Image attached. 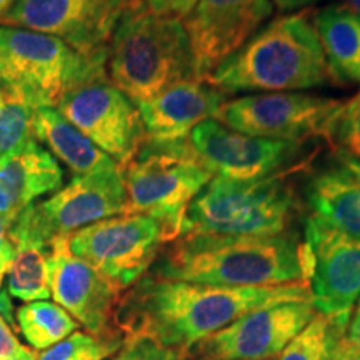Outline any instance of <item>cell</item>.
Listing matches in <instances>:
<instances>
[{
    "label": "cell",
    "instance_id": "obj_21",
    "mask_svg": "<svg viewBox=\"0 0 360 360\" xmlns=\"http://www.w3.org/2000/svg\"><path fill=\"white\" fill-rule=\"evenodd\" d=\"M32 134L35 141L42 142L75 175L119 167L53 107H39L34 110Z\"/></svg>",
    "mask_w": 360,
    "mask_h": 360
},
{
    "label": "cell",
    "instance_id": "obj_30",
    "mask_svg": "<svg viewBox=\"0 0 360 360\" xmlns=\"http://www.w3.org/2000/svg\"><path fill=\"white\" fill-rule=\"evenodd\" d=\"M143 2L157 15L184 22L199 0H143Z\"/></svg>",
    "mask_w": 360,
    "mask_h": 360
},
{
    "label": "cell",
    "instance_id": "obj_35",
    "mask_svg": "<svg viewBox=\"0 0 360 360\" xmlns=\"http://www.w3.org/2000/svg\"><path fill=\"white\" fill-rule=\"evenodd\" d=\"M345 337L360 345V299L357 300V304H355L352 315H350V322L347 332H345Z\"/></svg>",
    "mask_w": 360,
    "mask_h": 360
},
{
    "label": "cell",
    "instance_id": "obj_5",
    "mask_svg": "<svg viewBox=\"0 0 360 360\" xmlns=\"http://www.w3.org/2000/svg\"><path fill=\"white\" fill-rule=\"evenodd\" d=\"M105 79L107 52L84 53L53 35L0 25V87L34 109H56L69 94Z\"/></svg>",
    "mask_w": 360,
    "mask_h": 360
},
{
    "label": "cell",
    "instance_id": "obj_20",
    "mask_svg": "<svg viewBox=\"0 0 360 360\" xmlns=\"http://www.w3.org/2000/svg\"><path fill=\"white\" fill-rule=\"evenodd\" d=\"M309 217L360 238V167L334 164L315 172L305 186Z\"/></svg>",
    "mask_w": 360,
    "mask_h": 360
},
{
    "label": "cell",
    "instance_id": "obj_12",
    "mask_svg": "<svg viewBox=\"0 0 360 360\" xmlns=\"http://www.w3.org/2000/svg\"><path fill=\"white\" fill-rule=\"evenodd\" d=\"M56 109L120 169L139 154L147 141L137 105L109 79L77 89Z\"/></svg>",
    "mask_w": 360,
    "mask_h": 360
},
{
    "label": "cell",
    "instance_id": "obj_24",
    "mask_svg": "<svg viewBox=\"0 0 360 360\" xmlns=\"http://www.w3.org/2000/svg\"><path fill=\"white\" fill-rule=\"evenodd\" d=\"M49 254L51 247H24L17 250L6 274L8 295L24 302H37L51 297Z\"/></svg>",
    "mask_w": 360,
    "mask_h": 360
},
{
    "label": "cell",
    "instance_id": "obj_10",
    "mask_svg": "<svg viewBox=\"0 0 360 360\" xmlns=\"http://www.w3.org/2000/svg\"><path fill=\"white\" fill-rule=\"evenodd\" d=\"M339 98L307 92L249 94L225 101L215 120L252 137L305 143L323 137Z\"/></svg>",
    "mask_w": 360,
    "mask_h": 360
},
{
    "label": "cell",
    "instance_id": "obj_15",
    "mask_svg": "<svg viewBox=\"0 0 360 360\" xmlns=\"http://www.w3.org/2000/svg\"><path fill=\"white\" fill-rule=\"evenodd\" d=\"M195 155L215 175L254 180L295 169L304 143L252 137L209 119L188 135Z\"/></svg>",
    "mask_w": 360,
    "mask_h": 360
},
{
    "label": "cell",
    "instance_id": "obj_37",
    "mask_svg": "<svg viewBox=\"0 0 360 360\" xmlns=\"http://www.w3.org/2000/svg\"><path fill=\"white\" fill-rule=\"evenodd\" d=\"M39 355L34 352V350H29L27 347H24L22 350H19L17 354L11 355V357L6 359H0V360H37Z\"/></svg>",
    "mask_w": 360,
    "mask_h": 360
},
{
    "label": "cell",
    "instance_id": "obj_18",
    "mask_svg": "<svg viewBox=\"0 0 360 360\" xmlns=\"http://www.w3.org/2000/svg\"><path fill=\"white\" fill-rule=\"evenodd\" d=\"M227 96L207 80H187L162 90L137 105L147 142L187 141L197 125L215 119Z\"/></svg>",
    "mask_w": 360,
    "mask_h": 360
},
{
    "label": "cell",
    "instance_id": "obj_28",
    "mask_svg": "<svg viewBox=\"0 0 360 360\" xmlns=\"http://www.w3.org/2000/svg\"><path fill=\"white\" fill-rule=\"evenodd\" d=\"M124 339L120 337H97L84 332H74L57 345L47 349L37 360H105L119 352Z\"/></svg>",
    "mask_w": 360,
    "mask_h": 360
},
{
    "label": "cell",
    "instance_id": "obj_41",
    "mask_svg": "<svg viewBox=\"0 0 360 360\" xmlns=\"http://www.w3.org/2000/svg\"><path fill=\"white\" fill-rule=\"evenodd\" d=\"M0 289H2V281H0Z\"/></svg>",
    "mask_w": 360,
    "mask_h": 360
},
{
    "label": "cell",
    "instance_id": "obj_39",
    "mask_svg": "<svg viewBox=\"0 0 360 360\" xmlns=\"http://www.w3.org/2000/svg\"><path fill=\"white\" fill-rule=\"evenodd\" d=\"M345 6H347L360 19V0H345Z\"/></svg>",
    "mask_w": 360,
    "mask_h": 360
},
{
    "label": "cell",
    "instance_id": "obj_36",
    "mask_svg": "<svg viewBox=\"0 0 360 360\" xmlns=\"http://www.w3.org/2000/svg\"><path fill=\"white\" fill-rule=\"evenodd\" d=\"M0 317L6 321L8 326H13V305L12 299L7 290L0 289Z\"/></svg>",
    "mask_w": 360,
    "mask_h": 360
},
{
    "label": "cell",
    "instance_id": "obj_6",
    "mask_svg": "<svg viewBox=\"0 0 360 360\" xmlns=\"http://www.w3.org/2000/svg\"><path fill=\"white\" fill-rule=\"evenodd\" d=\"M295 210L287 172L254 180L214 175L188 207L182 236H281L287 233Z\"/></svg>",
    "mask_w": 360,
    "mask_h": 360
},
{
    "label": "cell",
    "instance_id": "obj_7",
    "mask_svg": "<svg viewBox=\"0 0 360 360\" xmlns=\"http://www.w3.org/2000/svg\"><path fill=\"white\" fill-rule=\"evenodd\" d=\"M127 212L155 219L170 242L186 227L188 207L214 172L192 150L188 139L175 143H143L139 154L122 169Z\"/></svg>",
    "mask_w": 360,
    "mask_h": 360
},
{
    "label": "cell",
    "instance_id": "obj_33",
    "mask_svg": "<svg viewBox=\"0 0 360 360\" xmlns=\"http://www.w3.org/2000/svg\"><path fill=\"white\" fill-rule=\"evenodd\" d=\"M330 360H360V345L344 335L335 345Z\"/></svg>",
    "mask_w": 360,
    "mask_h": 360
},
{
    "label": "cell",
    "instance_id": "obj_13",
    "mask_svg": "<svg viewBox=\"0 0 360 360\" xmlns=\"http://www.w3.org/2000/svg\"><path fill=\"white\" fill-rule=\"evenodd\" d=\"M304 245L315 310L349 327L350 315L360 299V238L307 217Z\"/></svg>",
    "mask_w": 360,
    "mask_h": 360
},
{
    "label": "cell",
    "instance_id": "obj_26",
    "mask_svg": "<svg viewBox=\"0 0 360 360\" xmlns=\"http://www.w3.org/2000/svg\"><path fill=\"white\" fill-rule=\"evenodd\" d=\"M322 139L335 160L360 167V89L345 102L340 101Z\"/></svg>",
    "mask_w": 360,
    "mask_h": 360
},
{
    "label": "cell",
    "instance_id": "obj_40",
    "mask_svg": "<svg viewBox=\"0 0 360 360\" xmlns=\"http://www.w3.org/2000/svg\"><path fill=\"white\" fill-rule=\"evenodd\" d=\"M0 97H2V89H0Z\"/></svg>",
    "mask_w": 360,
    "mask_h": 360
},
{
    "label": "cell",
    "instance_id": "obj_32",
    "mask_svg": "<svg viewBox=\"0 0 360 360\" xmlns=\"http://www.w3.org/2000/svg\"><path fill=\"white\" fill-rule=\"evenodd\" d=\"M22 349H24V345H20L17 337L12 334L11 326L0 317V359L11 357V355L17 354Z\"/></svg>",
    "mask_w": 360,
    "mask_h": 360
},
{
    "label": "cell",
    "instance_id": "obj_34",
    "mask_svg": "<svg viewBox=\"0 0 360 360\" xmlns=\"http://www.w3.org/2000/svg\"><path fill=\"white\" fill-rule=\"evenodd\" d=\"M322 0H272L274 7H277L282 12H297L304 8H312L315 4Z\"/></svg>",
    "mask_w": 360,
    "mask_h": 360
},
{
    "label": "cell",
    "instance_id": "obj_16",
    "mask_svg": "<svg viewBox=\"0 0 360 360\" xmlns=\"http://www.w3.org/2000/svg\"><path fill=\"white\" fill-rule=\"evenodd\" d=\"M317 314L312 300L283 302L242 315L197 345L205 360L277 359Z\"/></svg>",
    "mask_w": 360,
    "mask_h": 360
},
{
    "label": "cell",
    "instance_id": "obj_14",
    "mask_svg": "<svg viewBox=\"0 0 360 360\" xmlns=\"http://www.w3.org/2000/svg\"><path fill=\"white\" fill-rule=\"evenodd\" d=\"M274 13L272 0H199L184 20L197 77L207 80Z\"/></svg>",
    "mask_w": 360,
    "mask_h": 360
},
{
    "label": "cell",
    "instance_id": "obj_8",
    "mask_svg": "<svg viewBox=\"0 0 360 360\" xmlns=\"http://www.w3.org/2000/svg\"><path fill=\"white\" fill-rule=\"evenodd\" d=\"M127 212L122 169L115 167L87 175H75L69 186L58 188L47 200L35 202L11 224L17 250L24 247L49 249L58 237Z\"/></svg>",
    "mask_w": 360,
    "mask_h": 360
},
{
    "label": "cell",
    "instance_id": "obj_3",
    "mask_svg": "<svg viewBox=\"0 0 360 360\" xmlns=\"http://www.w3.org/2000/svg\"><path fill=\"white\" fill-rule=\"evenodd\" d=\"M312 8L264 25L207 82L229 94L304 92L334 84L314 27Z\"/></svg>",
    "mask_w": 360,
    "mask_h": 360
},
{
    "label": "cell",
    "instance_id": "obj_25",
    "mask_svg": "<svg viewBox=\"0 0 360 360\" xmlns=\"http://www.w3.org/2000/svg\"><path fill=\"white\" fill-rule=\"evenodd\" d=\"M347 326L332 317L315 314L314 319L289 342L277 360H330Z\"/></svg>",
    "mask_w": 360,
    "mask_h": 360
},
{
    "label": "cell",
    "instance_id": "obj_23",
    "mask_svg": "<svg viewBox=\"0 0 360 360\" xmlns=\"http://www.w3.org/2000/svg\"><path fill=\"white\" fill-rule=\"evenodd\" d=\"M17 326L35 350H47L77 332L79 322L58 304L37 300L17 310Z\"/></svg>",
    "mask_w": 360,
    "mask_h": 360
},
{
    "label": "cell",
    "instance_id": "obj_19",
    "mask_svg": "<svg viewBox=\"0 0 360 360\" xmlns=\"http://www.w3.org/2000/svg\"><path fill=\"white\" fill-rule=\"evenodd\" d=\"M64 172L51 152L32 141L0 157V219L13 220L39 197L62 188Z\"/></svg>",
    "mask_w": 360,
    "mask_h": 360
},
{
    "label": "cell",
    "instance_id": "obj_2",
    "mask_svg": "<svg viewBox=\"0 0 360 360\" xmlns=\"http://www.w3.org/2000/svg\"><path fill=\"white\" fill-rule=\"evenodd\" d=\"M152 276L214 287H276L307 282L304 240L290 233L233 237L187 233L170 242Z\"/></svg>",
    "mask_w": 360,
    "mask_h": 360
},
{
    "label": "cell",
    "instance_id": "obj_22",
    "mask_svg": "<svg viewBox=\"0 0 360 360\" xmlns=\"http://www.w3.org/2000/svg\"><path fill=\"white\" fill-rule=\"evenodd\" d=\"M314 27L335 84H360V19L345 4L314 12Z\"/></svg>",
    "mask_w": 360,
    "mask_h": 360
},
{
    "label": "cell",
    "instance_id": "obj_17",
    "mask_svg": "<svg viewBox=\"0 0 360 360\" xmlns=\"http://www.w3.org/2000/svg\"><path fill=\"white\" fill-rule=\"evenodd\" d=\"M49 277L56 304L65 309L79 326L92 335L114 337L110 330L122 290L82 259L75 257L67 237H58L51 244Z\"/></svg>",
    "mask_w": 360,
    "mask_h": 360
},
{
    "label": "cell",
    "instance_id": "obj_27",
    "mask_svg": "<svg viewBox=\"0 0 360 360\" xmlns=\"http://www.w3.org/2000/svg\"><path fill=\"white\" fill-rule=\"evenodd\" d=\"M2 89V87H0ZM34 107L12 90L2 89L0 97V157L25 147L34 139Z\"/></svg>",
    "mask_w": 360,
    "mask_h": 360
},
{
    "label": "cell",
    "instance_id": "obj_4",
    "mask_svg": "<svg viewBox=\"0 0 360 360\" xmlns=\"http://www.w3.org/2000/svg\"><path fill=\"white\" fill-rule=\"evenodd\" d=\"M107 77L135 105L175 84L200 80L184 22L134 0L112 35Z\"/></svg>",
    "mask_w": 360,
    "mask_h": 360
},
{
    "label": "cell",
    "instance_id": "obj_11",
    "mask_svg": "<svg viewBox=\"0 0 360 360\" xmlns=\"http://www.w3.org/2000/svg\"><path fill=\"white\" fill-rule=\"evenodd\" d=\"M134 0H15L0 25L64 40L84 53H105Z\"/></svg>",
    "mask_w": 360,
    "mask_h": 360
},
{
    "label": "cell",
    "instance_id": "obj_9",
    "mask_svg": "<svg viewBox=\"0 0 360 360\" xmlns=\"http://www.w3.org/2000/svg\"><path fill=\"white\" fill-rule=\"evenodd\" d=\"M167 242L165 229L143 214L115 215L67 237L72 254L109 278L119 290L129 289L146 276Z\"/></svg>",
    "mask_w": 360,
    "mask_h": 360
},
{
    "label": "cell",
    "instance_id": "obj_29",
    "mask_svg": "<svg viewBox=\"0 0 360 360\" xmlns=\"http://www.w3.org/2000/svg\"><path fill=\"white\" fill-rule=\"evenodd\" d=\"M179 352L164 347L147 337L125 339L114 360H180Z\"/></svg>",
    "mask_w": 360,
    "mask_h": 360
},
{
    "label": "cell",
    "instance_id": "obj_31",
    "mask_svg": "<svg viewBox=\"0 0 360 360\" xmlns=\"http://www.w3.org/2000/svg\"><path fill=\"white\" fill-rule=\"evenodd\" d=\"M11 224L12 220L0 219V281H4V276L17 255V245L11 237Z\"/></svg>",
    "mask_w": 360,
    "mask_h": 360
},
{
    "label": "cell",
    "instance_id": "obj_1",
    "mask_svg": "<svg viewBox=\"0 0 360 360\" xmlns=\"http://www.w3.org/2000/svg\"><path fill=\"white\" fill-rule=\"evenodd\" d=\"M312 300L307 282L276 287H214L146 274L117 305L124 340L147 337L180 355L242 315L283 302Z\"/></svg>",
    "mask_w": 360,
    "mask_h": 360
},
{
    "label": "cell",
    "instance_id": "obj_38",
    "mask_svg": "<svg viewBox=\"0 0 360 360\" xmlns=\"http://www.w3.org/2000/svg\"><path fill=\"white\" fill-rule=\"evenodd\" d=\"M13 2H15V0H0V22H2L4 15L8 12V8L13 6Z\"/></svg>",
    "mask_w": 360,
    "mask_h": 360
}]
</instances>
